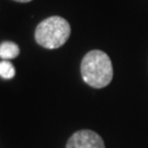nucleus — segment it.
I'll return each mask as SVG.
<instances>
[{"label": "nucleus", "mask_w": 148, "mask_h": 148, "mask_svg": "<svg viewBox=\"0 0 148 148\" xmlns=\"http://www.w3.org/2000/svg\"><path fill=\"white\" fill-rule=\"evenodd\" d=\"M66 148H106V145L99 134L90 130H81L71 135Z\"/></svg>", "instance_id": "3"}, {"label": "nucleus", "mask_w": 148, "mask_h": 148, "mask_svg": "<svg viewBox=\"0 0 148 148\" xmlns=\"http://www.w3.org/2000/svg\"><path fill=\"white\" fill-rule=\"evenodd\" d=\"M70 24L58 16H49L37 24L35 29V41L44 48L54 49L63 46L70 36Z\"/></svg>", "instance_id": "2"}, {"label": "nucleus", "mask_w": 148, "mask_h": 148, "mask_svg": "<svg viewBox=\"0 0 148 148\" xmlns=\"http://www.w3.org/2000/svg\"><path fill=\"white\" fill-rule=\"evenodd\" d=\"M80 71L82 79L92 88H104L112 81L113 66L109 55L99 49L90 51L81 60Z\"/></svg>", "instance_id": "1"}, {"label": "nucleus", "mask_w": 148, "mask_h": 148, "mask_svg": "<svg viewBox=\"0 0 148 148\" xmlns=\"http://www.w3.org/2000/svg\"><path fill=\"white\" fill-rule=\"evenodd\" d=\"M13 1H16V2H22V3H24V2H30L32 0H13Z\"/></svg>", "instance_id": "6"}, {"label": "nucleus", "mask_w": 148, "mask_h": 148, "mask_svg": "<svg viewBox=\"0 0 148 148\" xmlns=\"http://www.w3.org/2000/svg\"><path fill=\"white\" fill-rule=\"evenodd\" d=\"M20 53L19 46L16 43L7 41V42H2L0 44V57L2 59H12L18 57V55Z\"/></svg>", "instance_id": "4"}, {"label": "nucleus", "mask_w": 148, "mask_h": 148, "mask_svg": "<svg viewBox=\"0 0 148 148\" xmlns=\"http://www.w3.org/2000/svg\"><path fill=\"white\" fill-rule=\"evenodd\" d=\"M16 75V69L13 67V65L8 62L3 60L0 62V77L3 79H12Z\"/></svg>", "instance_id": "5"}]
</instances>
